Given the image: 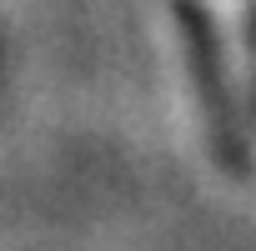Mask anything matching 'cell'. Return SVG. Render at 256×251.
Masks as SVG:
<instances>
[{
	"label": "cell",
	"mask_w": 256,
	"mask_h": 251,
	"mask_svg": "<svg viewBox=\"0 0 256 251\" xmlns=\"http://www.w3.org/2000/svg\"><path fill=\"white\" fill-rule=\"evenodd\" d=\"M176 30H181V56H186V86H191V106H196V120H201V131H206V146L221 166H241V141H236V116L226 106V86H221V70L211 66V36H206V20L186 6H176Z\"/></svg>",
	"instance_id": "obj_1"
}]
</instances>
